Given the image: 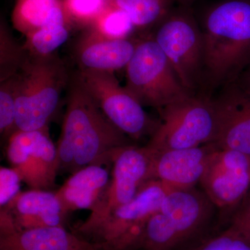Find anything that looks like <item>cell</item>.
Here are the masks:
<instances>
[{"mask_svg": "<svg viewBox=\"0 0 250 250\" xmlns=\"http://www.w3.org/2000/svg\"><path fill=\"white\" fill-rule=\"evenodd\" d=\"M66 110L59 137L60 171L73 174L85 166H107L131 140L104 116L77 74L67 85Z\"/></svg>", "mask_w": 250, "mask_h": 250, "instance_id": "1", "label": "cell"}, {"mask_svg": "<svg viewBox=\"0 0 250 250\" xmlns=\"http://www.w3.org/2000/svg\"><path fill=\"white\" fill-rule=\"evenodd\" d=\"M202 95L236 82L250 65V0H224L206 12Z\"/></svg>", "mask_w": 250, "mask_h": 250, "instance_id": "2", "label": "cell"}, {"mask_svg": "<svg viewBox=\"0 0 250 250\" xmlns=\"http://www.w3.org/2000/svg\"><path fill=\"white\" fill-rule=\"evenodd\" d=\"M215 209L203 190L173 189L148 220L136 250H176L201 232Z\"/></svg>", "mask_w": 250, "mask_h": 250, "instance_id": "3", "label": "cell"}, {"mask_svg": "<svg viewBox=\"0 0 250 250\" xmlns=\"http://www.w3.org/2000/svg\"><path fill=\"white\" fill-rule=\"evenodd\" d=\"M70 80L65 64L55 54L43 57L28 54L17 75V129L28 131L48 128Z\"/></svg>", "mask_w": 250, "mask_h": 250, "instance_id": "4", "label": "cell"}, {"mask_svg": "<svg viewBox=\"0 0 250 250\" xmlns=\"http://www.w3.org/2000/svg\"><path fill=\"white\" fill-rule=\"evenodd\" d=\"M152 39L191 95H202L204 44L201 27L187 8L171 10L155 27Z\"/></svg>", "mask_w": 250, "mask_h": 250, "instance_id": "5", "label": "cell"}, {"mask_svg": "<svg viewBox=\"0 0 250 250\" xmlns=\"http://www.w3.org/2000/svg\"><path fill=\"white\" fill-rule=\"evenodd\" d=\"M173 189L158 179L150 181L131 202L80 237L97 250H136L148 220Z\"/></svg>", "mask_w": 250, "mask_h": 250, "instance_id": "6", "label": "cell"}, {"mask_svg": "<svg viewBox=\"0 0 250 250\" xmlns=\"http://www.w3.org/2000/svg\"><path fill=\"white\" fill-rule=\"evenodd\" d=\"M126 68L125 88L143 106L158 108L191 96L152 37L138 41Z\"/></svg>", "mask_w": 250, "mask_h": 250, "instance_id": "7", "label": "cell"}, {"mask_svg": "<svg viewBox=\"0 0 250 250\" xmlns=\"http://www.w3.org/2000/svg\"><path fill=\"white\" fill-rule=\"evenodd\" d=\"M154 134L146 146L155 152L187 149L213 143L216 116L213 99L191 95L160 110Z\"/></svg>", "mask_w": 250, "mask_h": 250, "instance_id": "8", "label": "cell"}, {"mask_svg": "<svg viewBox=\"0 0 250 250\" xmlns=\"http://www.w3.org/2000/svg\"><path fill=\"white\" fill-rule=\"evenodd\" d=\"M77 74L108 121L131 141L154 134L159 122L148 116L141 103L121 86L114 72L80 70Z\"/></svg>", "mask_w": 250, "mask_h": 250, "instance_id": "9", "label": "cell"}, {"mask_svg": "<svg viewBox=\"0 0 250 250\" xmlns=\"http://www.w3.org/2000/svg\"><path fill=\"white\" fill-rule=\"evenodd\" d=\"M155 152L147 147L125 146L113 160L111 181L103 200L77 229L79 236L96 226L117 208L131 202L154 178Z\"/></svg>", "mask_w": 250, "mask_h": 250, "instance_id": "10", "label": "cell"}, {"mask_svg": "<svg viewBox=\"0 0 250 250\" xmlns=\"http://www.w3.org/2000/svg\"><path fill=\"white\" fill-rule=\"evenodd\" d=\"M6 156L10 165L17 170L31 189L48 190L55 183L60 171L57 147L48 128L16 130L8 139Z\"/></svg>", "mask_w": 250, "mask_h": 250, "instance_id": "11", "label": "cell"}, {"mask_svg": "<svg viewBox=\"0 0 250 250\" xmlns=\"http://www.w3.org/2000/svg\"><path fill=\"white\" fill-rule=\"evenodd\" d=\"M200 184L215 208L229 214V220L250 193V156L218 148Z\"/></svg>", "mask_w": 250, "mask_h": 250, "instance_id": "12", "label": "cell"}, {"mask_svg": "<svg viewBox=\"0 0 250 250\" xmlns=\"http://www.w3.org/2000/svg\"><path fill=\"white\" fill-rule=\"evenodd\" d=\"M213 99L216 131L213 143L250 156V95L236 82L224 86Z\"/></svg>", "mask_w": 250, "mask_h": 250, "instance_id": "13", "label": "cell"}, {"mask_svg": "<svg viewBox=\"0 0 250 250\" xmlns=\"http://www.w3.org/2000/svg\"><path fill=\"white\" fill-rule=\"evenodd\" d=\"M218 148L214 143H208L187 149L154 151V178L174 189L195 187Z\"/></svg>", "mask_w": 250, "mask_h": 250, "instance_id": "14", "label": "cell"}, {"mask_svg": "<svg viewBox=\"0 0 250 250\" xmlns=\"http://www.w3.org/2000/svg\"><path fill=\"white\" fill-rule=\"evenodd\" d=\"M138 41L104 39L85 30L75 47V58L80 70L114 72L128 65Z\"/></svg>", "mask_w": 250, "mask_h": 250, "instance_id": "15", "label": "cell"}, {"mask_svg": "<svg viewBox=\"0 0 250 250\" xmlns=\"http://www.w3.org/2000/svg\"><path fill=\"white\" fill-rule=\"evenodd\" d=\"M4 209L14 219L18 230L64 227L66 213L56 192L31 189L21 192Z\"/></svg>", "mask_w": 250, "mask_h": 250, "instance_id": "16", "label": "cell"}, {"mask_svg": "<svg viewBox=\"0 0 250 250\" xmlns=\"http://www.w3.org/2000/svg\"><path fill=\"white\" fill-rule=\"evenodd\" d=\"M111 177L104 166L90 165L74 172L56 192L64 211H93L103 200Z\"/></svg>", "mask_w": 250, "mask_h": 250, "instance_id": "17", "label": "cell"}, {"mask_svg": "<svg viewBox=\"0 0 250 250\" xmlns=\"http://www.w3.org/2000/svg\"><path fill=\"white\" fill-rule=\"evenodd\" d=\"M93 246L64 227L15 230L0 235V250H90Z\"/></svg>", "mask_w": 250, "mask_h": 250, "instance_id": "18", "label": "cell"}, {"mask_svg": "<svg viewBox=\"0 0 250 250\" xmlns=\"http://www.w3.org/2000/svg\"><path fill=\"white\" fill-rule=\"evenodd\" d=\"M11 21L24 37L45 28L67 27L62 0H16Z\"/></svg>", "mask_w": 250, "mask_h": 250, "instance_id": "19", "label": "cell"}, {"mask_svg": "<svg viewBox=\"0 0 250 250\" xmlns=\"http://www.w3.org/2000/svg\"><path fill=\"white\" fill-rule=\"evenodd\" d=\"M174 0H109L127 14L135 29L155 27L170 12Z\"/></svg>", "mask_w": 250, "mask_h": 250, "instance_id": "20", "label": "cell"}, {"mask_svg": "<svg viewBox=\"0 0 250 250\" xmlns=\"http://www.w3.org/2000/svg\"><path fill=\"white\" fill-rule=\"evenodd\" d=\"M134 29L127 14L109 4L93 24L84 30L104 39L115 40L127 39Z\"/></svg>", "mask_w": 250, "mask_h": 250, "instance_id": "21", "label": "cell"}, {"mask_svg": "<svg viewBox=\"0 0 250 250\" xmlns=\"http://www.w3.org/2000/svg\"><path fill=\"white\" fill-rule=\"evenodd\" d=\"M28 57L15 40L4 21L0 22V82L17 75Z\"/></svg>", "mask_w": 250, "mask_h": 250, "instance_id": "22", "label": "cell"}, {"mask_svg": "<svg viewBox=\"0 0 250 250\" xmlns=\"http://www.w3.org/2000/svg\"><path fill=\"white\" fill-rule=\"evenodd\" d=\"M69 29L89 27L109 5V0H62Z\"/></svg>", "mask_w": 250, "mask_h": 250, "instance_id": "23", "label": "cell"}, {"mask_svg": "<svg viewBox=\"0 0 250 250\" xmlns=\"http://www.w3.org/2000/svg\"><path fill=\"white\" fill-rule=\"evenodd\" d=\"M69 33L65 25L41 29L26 36L23 47L31 57H48L66 42Z\"/></svg>", "mask_w": 250, "mask_h": 250, "instance_id": "24", "label": "cell"}, {"mask_svg": "<svg viewBox=\"0 0 250 250\" xmlns=\"http://www.w3.org/2000/svg\"><path fill=\"white\" fill-rule=\"evenodd\" d=\"M184 250H250V237L231 225Z\"/></svg>", "mask_w": 250, "mask_h": 250, "instance_id": "25", "label": "cell"}, {"mask_svg": "<svg viewBox=\"0 0 250 250\" xmlns=\"http://www.w3.org/2000/svg\"><path fill=\"white\" fill-rule=\"evenodd\" d=\"M17 75L0 82V132L3 137L8 139L18 130L16 123Z\"/></svg>", "mask_w": 250, "mask_h": 250, "instance_id": "26", "label": "cell"}, {"mask_svg": "<svg viewBox=\"0 0 250 250\" xmlns=\"http://www.w3.org/2000/svg\"><path fill=\"white\" fill-rule=\"evenodd\" d=\"M21 175L12 167H0V208L6 207L21 192Z\"/></svg>", "mask_w": 250, "mask_h": 250, "instance_id": "27", "label": "cell"}, {"mask_svg": "<svg viewBox=\"0 0 250 250\" xmlns=\"http://www.w3.org/2000/svg\"><path fill=\"white\" fill-rule=\"evenodd\" d=\"M228 222V225L238 229L250 237V192L230 215Z\"/></svg>", "mask_w": 250, "mask_h": 250, "instance_id": "28", "label": "cell"}, {"mask_svg": "<svg viewBox=\"0 0 250 250\" xmlns=\"http://www.w3.org/2000/svg\"><path fill=\"white\" fill-rule=\"evenodd\" d=\"M235 82L239 85L242 90L250 95V65L242 72Z\"/></svg>", "mask_w": 250, "mask_h": 250, "instance_id": "29", "label": "cell"}, {"mask_svg": "<svg viewBox=\"0 0 250 250\" xmlns=\"http://www.w3.org/2000/svg\"><path fill=\"white\" fill-rule=\"evenodd\" d=\"M196 0H174V1H177L179 4L184 5L185 6H188V5L192 4Z\"/></svg>", "mask_w": 250, "mask_h": 250, "instance_id": "30", "label": "cell"}, {"mask_svg": "<svg viewBox=\"0 0 250 250\" xmlns=\"http://www.w3.org/2000/svg\"><path fill=\"white\" fill-rule=\"evenodd\" d=\"M96 250V249H95V248H94V247H93V248H92V249H91V250Z\"/></svg>", "mask_w": 250, "mask_h": 250, "instance_id": "31", "label": "cell"}]
</instances>
